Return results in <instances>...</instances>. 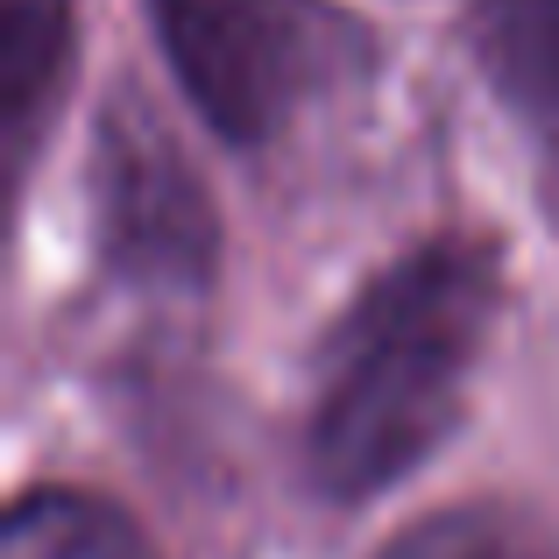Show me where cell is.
<instances>
[{"label": "cell", "instance_id": "obj_7", "mask_svg": "<svg viewBox=\"0 0 559 559\" xmlns=\"http://www.w3.org/2000/svg\"><path fill=\"white\" fill-rule=\"evenodd\" d=\"M382 559H559V552L546 546L538 524L518 518V510L475 503V510H447V518L411 524Z\"/></svg>", "mask_w": 559, "mask_h": 559}, {"label": "cell", "instance_id": "obj_1", "mask_svg": "<svg viewBox=\"0 0 559 559\" xmlns=\"http://www.w3.org/2000/svg\"><path fill=\"white\" fill-rule=\"evenodd\" d=\"M503 312V255L481 234H432L396 255L333 326L305 461L333 503L404 481L461 418V396Z\"/></svg>", "mask_w": 559, "mask_h": 559}, {"label": "cell", "instance_id": "obj_5", "mask_svg": "<svg viewBox=\"0 0 559 559\" xmlns=\"http://www.w3.org/2000/svg\"><path fill=\"white\" fill-rule=\"evenodd\" d=\"M71 64V0H0V121L8 164L28 170L57 85Z\"/></svg>", "mask_w": 559, "mask_h": 559}, {"label": "cell", "instance_id": "obj_4", "mask_svg": "<svg viewBox=\"0 0 559 559\" xmlns=\"http://www.w3.org/2000/svg\"><path fill=\"white\" fill-rule=\"evenodd\" d=\"M475 57L503 107L559 156V0H475Z\"/></svg>", "mask_w": 559, "mask_h": 559}, {"label": "cell", "instance_id": "obj_6", "mask_svg": "<svg viewBox=\"0 0 559 559\" xmlns=\"http://www.w3.org/2000/svg\"><path fill=\"white\" fill-rule=\"evenodd\" d=\"M8 559H150L142 532L85 489H28L8 510Z\"/></svg>", "mask_w": 559, "mask_h": 559}, {"label": "cell", "instance_id": "obj_2", "mask_svg": "<svg viewBox=\"0 0 559 559\" xmlns=\"http://www.w3.org/2000/svg\"><path fill=\"white\" fill-rule=\"evenodd\" d=\"M156 28L191 107L241 150L326 93L355 43L333 0H156Z\"/></svg>", "mask_w": 559, "mask_h": 559}, {"label": "cell", "instance_id": "obj_3", "mask_svg": "<svg viewBox=\"0 0 559 559\" xmlns=\"http://www.w3.org/2000/svg\"><path fill=\"white\" fill-rule=\"evenodd\" d=\"M93 205H99V241H107L114 270L142 276V284H199L205 276V262H213L205 191L191 185L185 156L142 114H121L99 135Z\"/></svg>", "mask_w": 559, "mask_h": 559}]
</instances>
